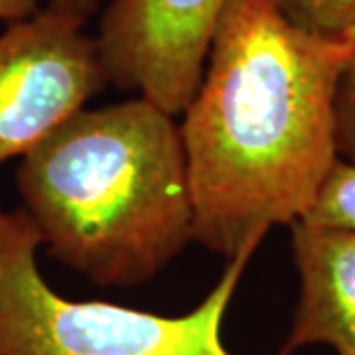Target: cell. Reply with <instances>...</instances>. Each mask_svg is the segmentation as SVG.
Returning a JSON list of instances; mask_svg holds the SVG:
<instances>
[{"label":"cell","mask_w":355,"mask_h":355,"mask_svg":"<svg viewBox=\"0 0 355 355\" xmlns=\"http://www.w3.org/2000/svg\"><path fill=\"white\" fill-rule=\"evenodd\" d=\"M85 22L46 6L0 34V164L26 156L109 83Z\"/></svg>","instance_id":"4"},{"label":"cell","mask_w":355,"mask_h":355,"mask_svg":"<svg viewBox=\"0 0 355 355\" xmlns=\"http://www.w3.org/2000/svg\"><path fill=\"white\" fill-rule=\"evenodd\" d=\"M292 257L300 296L282 354L326 345L355 355V233L294 221Z\"/></svg>","instance_id":"6"},{"label":"cell","mask_w":355,"mask_h":355,"mask_svg":"<svg viewBox=\"0 0 355 355\" xmlns=\"http://www.w3.org/2000/svg\"><path fill=\"white\" fill-rule=\"evenodd\" d=\"M42 0H0V20L4 22H20L30 18L40 10Z\"/></svg>","instance_id":"10"},{"label":"cell","mask_w":355,"mask_h":355,"mask_svg":"<svg viewBox=\"0 0 355 355\" xmlns=\"http://www.w3.org/2000/svg\"><path fill=\"white\" fill-rule=\"evenodd\" d=\"M349 36H354V38H355V32H354V34H349Z\"/></svg>","instance_id":"12"},{"label":"cell","mask_w":355,"mask_h":355,"mask_svg":"<svg viewBox=\"0 0 355 355\" xmlns=\"http://www.w3.org/2000/svg\"><path fill=\"white\" fill-rule=\"evenodd\" d=\"M40 245L22 207L0 209V355H233L221 326L251 253L229 259L200 306L166 316L58 294L40 272Z\"/></svg>","instance_id":"3"},{"label":"cell","mask_w":355,"mask_h":355,"mask_svg":"<svg viewBox=\"0 0 355 355\" xmlns=\"http://www.w3.org/2000/svg\"><path fill=\"white\" fill-rule=\"evenodd\" d=\"M298 221L355 233V164L336 158L314 202Z\"/></svg>","instance_id":"7"},{"label":"cell","mask_w":355,"mask_h":355,"mask_svg":"<svg viewBox=\"0 0 355 355\" xmlns=\"http://www.w3.org/2000/svg\"><path fill=\"white\" fill-rule=\"evenodd\" d=\"M292 24L322 36L355 32V0H270Z\"/></svg>","instance_id":"8"},{"label":"cell","mask_w":355,"mask_h":355,"mask_svg":"<svg viewBox=\"0 0 355 355\" xmlns=\"http://www.w3.org/2000/svg\"><path fill=\"white\" fill-rule=\"evenodd\" d=\"M42 245L99 286H139L193 241L180 127L144 97L81 109L22 156Z\"/></svg>","instance_id":"2"},{"label":"cell","mask_w":355,"mask_h":355,"mask_svg":"<svg viewBox=\"0 0 355 355\" xmlns=\"http://www.w3.org/2000/svg\"><path fill=\"white\" fill-rule=\"evenodd\" d=\"M354 36L292 24L270 0H229L180 137L193 241L233 259L302 219L338 158L336 95Z\"/></svg>","instance_id":"1"},{"label":"cell","mask_w":355,"mask_h":355,"mask_svg":"<svg viewBox=\"0 0 355 355\" xmlns=\"http://www.w3.org/2000/svg\"><path fill=\"white\" fill-rule=\"evenodd\" d=\"M229 0H111L95 36L109 83L137 91L168 114L200 87Z\"/></svg>","instance_id":"5"},{"label":"cell","mask_w":355,"mask_h":355,"mask_svg":"<svg viewBox=\"0 0 355 355\" xmlns=\"http://www.w3.org/2000/svg\"><path fill=\"white\" fill-rule=\"evenodd\" d=\"M336 153L355 164V64L343 73L336 95Z\"/></svg>","instance_id":"9"},{"label":"cell","mask_w":355,"mask_h":355,"mask_svg":"<svg viewBox=\"0 0 355 355\" xmlns=\"http://www.w3.org/2000/svg\"><path fill=\"white\" fill-rule=\"evenodd\" d=\"M99 2L101 0H48L46 6L55 8L60 12L73 14V16H79V18L87 20L89 16L95 14V10L99 8Z\"/></svg>","instance_id":"11"}]
</instances>
